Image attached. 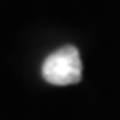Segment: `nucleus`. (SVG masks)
I'll return each instance as SVG.
<instances>
[{
	"label": "nucleus",
	"instance_id": "f257e3e1",
	"mask_svg": "<svg viewBox=\"0 0 120 120\" xmlns=\"http://www.w3.org/2000/svg\"><path fill=\"white\" fill-rule=\"evenodd\" d=\"M43 79L50 84L56 86H66V84H75L81 81L82 75V63L77 49L72 45L61 47L43 61L41 66Z\"/></svg>",
	"mask_w": 120,
	"mask_h": 120
}]
</instances>
